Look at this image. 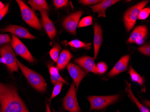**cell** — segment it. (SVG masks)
Segmentation results:
<instances>
[{
  "label": "cell",
  "instance_id": "9c48e42d",
  "mask_svg": "<svg viewBox=\"0 0 150 112\" xmlns=\"http://www.w3.org/2000/svg\"><path fill=\"white\" fill-rule=\"evenodd\" d=\"M83 13L81 11H78L71 13L63 20V27L67 32L74 35H76V28L79 24V20Z\"/></svg>",
  "mask_w": 150,
  "mask_h": 112
},
{
  "label": "cell",
  "instance_id": "5b68a950",
  "mask_svg": "<svg viewBox=\"0 0 150 112\" xmlns=\"http://www.w3.org/2000/svg\"><path fill=\"white\" fill-rule=\"evenodd\" d=\"M21 12L22 17L24 21L32 27L42 30V26L34 12L23 1L16 0Z\"/></svg>",
  "mask_w": 150,
  "mask_h": 112
},
{
  "label": "cell",
  "instance_id": "ffe728a7",
  "mask_svg": "<svg viewBox=\"0 0 150 112\" xmlns=\"http://www.w3.org/2000/svg\"><path fill=\"white\" fill-rule=\"evenodd\" d=\"M49 70L51 82L53 85H55V83L57 82H62L66 85H68V82L59 74V70L57 67L53 66H49Z\"/></svg>",
  "mask_w": 150,
  "mask_h": 112
},
{
  "label": "cell",
  "instance_id": "ba28073f",
  "mask_svg": "<svg viewBox=\"0 0 150 112\" xmlns=\"http://www.w3.org/2000/svg\"><path fill=\"white\" fill-rule=\"evenodd\" d=\"M11 45L17 54L22 57L24 59L32 63L35 61V59L26 46L15 35L12 36Z\"/></svg>",
  "mask_w": 150,
  "mask_h": 112
},
{
  "label": "cell",
  "instance_id": "4dcf8cb0",
  "mask_svg": "<svg viewBox=\"0 0 150 112\" xmlns=\"http://www.w3.org/2000/svg\"><path fill=\"white\" fill-rule=\"evenodd\" d=\"M11 41V37L8 34H0V44H6Z\"/></svg>",
  "mask_w": 150,
  "mask_h": 112
},
{
  "label": "cell",
  "instance_id": "8fae6325",
  "mask_svg": "<svg viewBox=\"0 0 150 112\" xmlns=\"http://www.w3.org/2000/svg\"><path fill=\"white\" fill-rule=\"evenodd\" d=\"M3 32H9L15 36L23 38L34 39L36 37L31 34L26 28L20 26L11 25L5 27L2 30Z\"/></svg>",
  "mask_w": 150,
  "mask_h": 112
},
{
  "label": "cell",
  "instance_id": "e0dca14e",
  "mask_svg": "<svg viewBox=\"0 0 150 112\" xmlns=\"http://www.w3.org/2000/svg\"><path fill=\"white\" fill-rule=\"evenodd\" d=\"M40 14L42 16V23L44 28L50 39H53L55 37L57 33L56 28L47 15L42 12H40Z\"/></svg>",
  "mask_w": 150,
  "mask_h": 112
},
{
  "label": "cell",
  "instance_id": "83f0119b",
  "mask_svg": "<svg viewBox=\"0 0 150 112\" xmlns=\"http://www.w3.org/2000/svg\"><path fill=\"white\" fill-rule=\"evenodd\" d=\"M150 8H146L142 9L139 13L138 18L141 20H145L150 15Z\"/></svg>",
  "mask_w": 150,
  "mask_h": 112
},
{
  "label": "cell",
  "instance_id": "cb8c5ba5",
  "mask_svg": "<svg viewBox=\"0 0 150 112\" xmlns=\"http://www.w3.org/2000/svg\"><path fill=\"white\" fill-rule=\"evenodd\" d=\"M61 47L59 44L54 45L50 51V55L53 61L57 62L60 51Z\"/></svg>",
  "mask_w": 150,
  "mask_h": 112
},
{
  "label": "cell",
  "instance_id": "8992f818",
  "mask_svg": "<svg viewBox=\"0 0 150 112\" xmlns=\"http://www.w3.org/2000/svg\"><path fill=\"white\" fill-rule=\"evenodd\" d=\"M119 95L108 96H90L87 99L91 104L90 110H101L119 99Z\"/></svg>",
  "mask_w": 150,
  "mask_h": 112
},
{
  "label": "cell",
  "instance_id": "2e32d148",
  "mask_svg": "<svg viewBox=\"0 0 150 112\" xmlns=\"http://www.w3.org/2000/svg\"><path fill=\"white\" fill-rule=\"evenodd\" d=\"M119 1L118 0H104L102 1L97 5L90 6L93 12L97 13L98 14V17H105V11L115 3H117Z\"/></svg>",
  "mask_w": 150,
  "mask_h": 112
},
{
  "label": "cell",
  "instance_id": "7a4b0ae2",
  "mask_svg": "<svg viewBox=\"0 0 150 112\" xmlns=\"http://www.w3.org/2000/svg\"><path fill=\"white\" fill-rule=\"evenodd\" d=\"M17 63L32 87L39 92H45L47 88V83L42 76L26 67L17 59Z\"/></svg>",
  "mask_w": 150,
  "mask_h": 112
},
{
  "label": "cell",
  "instance_id": "d4e9b609",
  "mask_svg": "<svg viewBox=\"0 0 150 112\" xmlns=\"http://www.w3.org/2000/svg\"><path fill=\"white\" fill-rule=\"evenodd\" d=\"M63 85H64V82H57L55 83L53 92H52V95L49 99L50 101H51L53 98L55 97L60 93Z\"/></svg>",
  "mask_w": 150,
  "mask_h": 112
},
{
  "label": "cell",
  "instance_id": "4316f807",
  "mask_svg": "<svg viewBox=\"0 0 150 112\" xmlns=\"http://www.w3.org/2000/svg\"><path fill=\"white\" fill-rule=\"evenodd\" d=\"M98 74H103L108 70V66L104 62H99L96 66Z\"/></svg>",
  "mask_w": 150,
  "mask_h": 112
},
{
  "label": "cell",
  "instance_id": "f546056e",
  "mask_svg": "<svg viewBox=\"0 0 150 112\" xmlns=\"http://www.w3.org/2000/svg\"><path fill=\"white\" fill-rule=\"evenodd\" d=\"M53 1L55 7L59 9L67 6L69 1L67 0H54Z\"/></svg>",
  "mask_w": 150,
  "mask_h": 112
},
{
  "label": "cell",
  "instance_id": "6da1fadb",
  "mask_svg": "<svg viewBox=\"0 0 150 112\" xmlns=\"http://www.w3.org/2000/svg\"><path fill=\"white\" fill-rule=\"evenodd\" d=\"M0 112H28L16 87L0 82Z\"/></svg>",
  "mask_w": 150,
  "mask_h": 112
},
{
  "label": "cell",
  "instance_id": "3957f363",
  "mask_svg": "<svg viewBox=\"0 0 150 112\" xmlns=\"http://www.w3.org/2000/svg\"><path fill=\"white\" fill-rule=\"evenodd\" d=\"M0 61L5 64L12 73L18 71L17 59L11 44H6L0 48Z\"/></svg>",
  "mask_w": 150,
  "mask_h": 112
},
{
  "label": "cell",
  "instance_id": "d590c367",
  "mask_svg": "<svg viewBox=\"0 0 150 112\" xmlns=\"http://www.w3.org/2000/svg\"></svg>",
  "mask_w": 150,
  "mask_h": 112
},
{
  "label": "cell",
  "instance_id": "5bb4252c",
  "mask_svg": "<svg viewBox=\"0 0 150 112\" xmlns=\"http://www.w3.org/2000/svg\"><path fill=\"white\" fill-rule=\"evenodd\" d=\"M93 29H94L93 59H96L97 58L98 55L103 42V31H102V28L98 23L94 24L93 26Z\"/></svg>",
  "mask_w": 150,
  "mask_h": 112
},
{
  "label": "cell",
  "instance_id": "7402d4cb",
  "mask_svg": "<svg viewBox=\"0 0 150 112\" xmlns=\"http://www.w3.org/2000/svg\"><path fill=\"white\" fill-rule=\"evenodd\" d=\"M67 44L72 48L76 49H85L87 50H90L91 47V43L83 42L79 39H74L71 40Z\"/></svg>",
  "mask_w": 150,
  "mask_h": 112
},
{
  "label": "cell",
  "instance_id": "44dd1931",
  "mask_svg": "<svg viewBox=\"0 0 150 112\" xmlns=\"http://www.w3.org/2000/svg\"><path fill=\"white\" fill-rule=\"evenodd\" d=\"M125 82L127 83V92L128 93V96L130 98V99L133 101L134 103L137 105V106L139 108V110L141 112H150L149 109L146 108V107L143 106L138 101V99L135 97L132 92V90L131 88V85L130 83H128L127 82L125 81Z\"/></svg>",
  "mask_w": 150,
  "mask_h": 112
},
{
  "label": "cell",
  "instance_id": "1f68e13d",
  "mask_svg": "<svg viewBox=\"0 0 150 112\" xmlns=\"http://www.w3.org/2000/svg\"><path fill=\"white\" fill-rule=\"evenodd\" d=\"M102 1L99 0H81L79 1V3L85 6L94 5V4H98L102 2Z\"/></svg>",
  "mask_w": 150,
  "mask_h": 112
},
{
  "label": "cell",
  "instance_id": "7c38bea8",
  "mask_svg": "<svg viewBox=\"0 0 150 112\" xmlns=\"http://www.w3.org/2000/svg\"><path fill=\"white\" fill-rule=\"evenodd\" d=\"M148 33V28L145 25L138 26L134 29L128 39L130 43H140L146 37Z\"/></svg>",
  "mask_w": 150,
  "mask_h": 112
},
{
  "label": "cell",
  "instance_id": "603a6c76",
  "mask_svg": "<svg viewBox=\"0 0 150 112\" xmlns=\"http://www.w3.org/2000/svg\"><path fill=\"white\" fill-rule=\"evenodd\" d=\"M129 74L131 76L132 81L136 82L139 83L141 85H144V80L141 76L136 71L134 70V68L130 66L129 68Z\"/></svg>",
  "mask_w": 150,
  "mask_h": 112
},
{
  "label": "cell",
  "instance_id": "52a82bcc",
  "mask_svg": "<svg viewBox=\"0 0 150 112\" xmlns=\"http://www.w3.org/2000/svg\"><path fill=\"white\" fill-rule=\"evenodd\" d=\"M76 91V86L74 82H73L63 99V105L65 110L70 112H81V108L77 101Z\"/></svg>",
  "mask_w": 150,
  "mask_h": 112
},
{
  "label": "cell",
  "instance_id": "484cf974",
  "mask_svg": "<svg viewBox=\"0 0 150 112\" xmlns=\"http://www.w3.org/2000/svg\"><path fill=\"white\" fill-rule=\"evenodd\" d=\"M93 18L91 16L86 17L83 19H81L78 24L79 27H87L90 26L92 24Z\"/></svg>",
  "mask_w": 150,
  "mask_h": 112
},
{
  "label": "cell",
  "instance_id": "9a60e30c",
  "mask_svg": "<svg viewBox=\"0 0 150 112\" xmlns=\"http://www.w3.org/2000/svg\"><path fill=\"white\" fill-rule=\"evenodd\" d=\"M129 58L130 56L129 55H127L122 57L115 65L112 69L108 73V75L111 77L125 71L128 68Z\"/></svg>",
  "mask_w": 150,
  "mask_h": 112
},
{
  "label": "cell",
  "instance_id": "ac0fdd59",
  "mask_svg": "<svg viewBox=\"0 0 150 112\" xmlns=\"http://www.w3.org/2000/svg\"><path fill=\"white\" fill-rule=\"evenodd\" d=\"M73 58V55L69 50L64 49L61 53L57 61V68L58 70H64L67 66L70 60Z\"/></svg>",
  "mask_w": 150,
  "mask_h": 112
},
{
  "label": "cell",
  "instance_id": "f1b7e54d",
  "mask_svg": "<svg viewBox=\"0 0 150 112\" xmlns=\"http://www.w3.org/2000/svg\"><path fill=\"white\" fill-rule=\"evenodd\" d=\"M139 52H140L142 54L150 56V46L149 44H146L145 45H142L138 49Z\"/></svg>",
  "mask_w": 150,
  "mask_h": 112
},
{
  "label": "cell",
  "instance_id": "30bf717a",
  "mask_svg": "<svg viewBox=\"0 0 150 112\" xmlns=\"http://www.w3.org/2000/svg\"><path fill=\"white\" fill-rule=\"evenodd\" d=\"M67 67L71 78L74 81L75 86H76V91H77L80 83L86 76L87 73L81 67L72 63L68 64Z\"/></svg>",
  "mask_w": 150,
  "mask_h": 112
},
{
  "label": "cell",
  "instance_id": "d6a6232c",
  "mask_svg": "<svg viewBox=\"0 0 150 112\" xmlns=\"http://www.w3.org/2000/svg\"><path fill=\"white\" fill-rule=\"evenodd\" d=\"M9 8V3L6 4L4 7V8L1 11H0V21L4 17L6 13L8 12Z\"/></svg>",
  "mask_w": 150,
  "mask_h": 112
},
{
  "label": "cell",
  "instance_id": "4fadbf2b",
  "mask_svg": "<svg viewBox=\"0 0 150 112\" xmlns=\"http://www.w3.org/2000/svg\"><path fill=\"white\" fill-rule=\"evenodd\" d=\"M74 61L82 67L86 71L98 74L96 65H95L93 58L85 56L76 59L74 60Z\"/></svg>",
  "mask_w": 150,
  "mask_h": 112
},
{
  "label": "cell",
  "instance_id": "d6986e66",
  "mask_svg": "<svg viewBox=\"0 0 150 112\" xmlns=\"http://www.w3.org/2000/svg\"><path fill=\"white\" fill-rule=\"evenodd\" d=\"M28 3L33 10H38L46 15L48 13L49 7L45 0H29Z\"/></svg>",
  "mask_w": 150,
  "mask_h": 112
},
{
  "label": "cell",
  "instance_id": "e575fe53",
  "mask_svg": "<svg viewBox=\"0 0 150 112\" xmlns=\"http://www.w3.org/2000/svg\"><path fill=\"white\" fill-rule=\"evenodd\" d=\"M4 7L5 6H4V4L0 1V11L2 10L4 8Z\"/></svg>",
  "mask_w": 150,
  "mask_h": 112
},
{
  "label": "cell",
  "instance_id": "277c9868",
  "mask_svg": "<svg viewBox=\"0 0 150 112\" xmlns=\"http://www.w3.org/2000/svg\"><path fill=\"white\" fill-rule=\"evenodd\" d=\"M149 1H144L135 5L128 9L124 15V22L125 28L127 32L130 31L133 28L138 18L140 11L144 8Z\"/></svg>",
  "mask_w": 150,
  "mask_h": 112
},
{
  "label": "cell",
  "instance_id": "836d02e7",
  "mask_svg": "<svg viewBox=\"0 0 150 112\" xmlns=\"http://www.w3.org/2000/svg\"><path fill=\"white\" fill-rule=\"evenodd\" d=\"M46 112H51L50 111V108L47 102L46 103Z\"/></svg>",
  "mask_w": 150,
  "mask_h": 112
}]
</instances>
